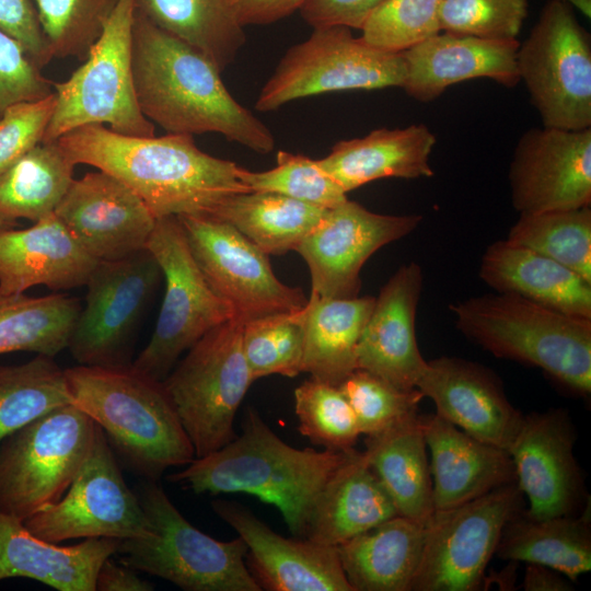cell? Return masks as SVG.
Here are the masks:
<instances>
[{
    "instance_id": "cell-1",
    "label": "cell",
    "mask_w": 591,
    "mask_h": 591,
    "mask_svg": "<svg viewBox=\"0 0 591 591\" xmlns=\"http://www.w3.org/2000/svg\"><path fill=\"white\" fill-rule=\"evenodd\" d=\"M132 77L140 111L167 134L217 132L259 154L274 150L273 132L231 95L220 69L137 10Z\"/></svg>"
},
{
    "instance_id": "cell-2",
    "label": "cell",
    "mask_w": 591,
    "mask_h": 591,
    "mask_svg": "<svg viewBox=\"0 0 591 591\" xmlns=\"http://www.w3.org/2000/svg\"><path fill=\"white\" fill-rule=\"evenodd\" d=\"M57 142L76 165H91L123 181L157 219L212 216L228 196L251 192L240 182L236 163L201 151L190 135L129 137L93 124Z\"/></svg>"
},
{
    "instance_id": "cell-3",
    "label": "cell",
    "mask_w": 591,
    "mask_h": 591,
    "mask_svg": "<svg viewBox=\"0 0 591 591\" xmlns=\"http://www.w3.org/2000/svg\"><path fill=\"white\" fill-rule=\"evenodd\" d=\"M354 450L293 448L248 408L240 436L167 479L196 494L253 495L275 506L294 536L305 537L321 490Z\"/></svg>"
},
{
    "instance_id": "cell-4",
    "label": "cell",
    "mask_w": 591,
    "mask_h": 591,
    "mask_svg": "<svg viewBox=\"0 0 591 591\" xmlns=\"http://www.w3.org/2000/svg\"><path fill=\"white\" fill-rule=\"evenodd\" d=\"M71 404L104 432L127 466L158 482L171 467L196 457L194 447L163 381L132 363L65 369Z\"/></svg>"
},
{
    "instance_id": "cell-5",
    "label": "cell",
    "mask_w": 591,
    "mask_h": 591,
    "mask_svg": "<svg viewBox=\"0 0 591 591\" xmlns=\"http://www.w3.org/2000/svg\"><path fill=\"white\" fill-rule=\"evenodd\" d=\"M459 332L497 358L543 370L572 392H591V318L513 293L468 298L450 306Z\"/></svg>"
},
{
    "instance_id": "cell-6",
    "label": "cell",
    "mask_w": 591,
    "mask_h": 591,
    "mask_svg": "<svg viewBox=\"0 0 591 591\" xmlns=\"http://www.w3.org/2000/svg\"><path fill=\"white\" fill-rule=\"evenodd\" d=\"M136 495L151 535L119 540L121 563L186 591L262 590L247 567V547L240 536L219 541L201 532L154 480L144 479Z\"/></svg>"
},
{
    "instance_id": "cell-7",
    "label": "cell",
    "mask_w": 591,
    "mask_h": 591,
    "mask_svg": "<svg viewBox=\"0 0 591 591\" xmlns=\"http://www.w3.org/2000/svg\"><path fill=\"white\" fill-rule=\"evenodd\" d=\"M136 0H119L86 58L62 82H54L56 105L42 142L85 125H108L129 137H153L155 127L140 111L132 77Z\"/></svg>"
},
{
    "instance_id": "cell-8",
    "label": "cell",
    "mask_w": 591,
    "mask_h": 591,
    "mask_svg": "<svg viewBox=\"0 0 591 591\" xmlns=\"http://www.w3.org/2000/svg\"><path fill=\"white\" fill-rule=\"evenodd\" d=\"M242 329L237 318L211 328L163 380L196 457L236 436L235 415L254 382L243 354Z\"/></svg>"
},
{
    "instance_id": "cell-9",
    "label": "cell",
    "mask_w": 591,
    "mask_h": 591,
    "mask_svg": "<svg viewBox=\"0 0 591 591\" xmlns=\"http://www.w3.org/2000/svg\"><path fill=\"white\" fill-rule=\"evenodd\" d=\"M96 424L73 404L58 407L0 442V511L22 521L60 500Z\"/></svg>"
},
{
    "instance_id": "cell-10",
    "label": "cell",
    "mask_w": 591,
    "mask_h": 591,
    "mask_svg": "<svg viewBox=\"0 0 591 591\" xmlns=\"http://www.w3.org/2000/svg\"><path fill=\"white\" fill-rule=\"evenodd\" d=\"M304 42L290 47L262 88L255 103L271 112L318 94L402 86L403 53L378 49L343 25L313 27Z\"/></svg>"
},
{
    "instance_id": "cell-11",
    "label": "cell",
    "mask_w": 591,
    "mask_h": 591,
    "mask_svg": "<svg viewBox=\"0 0 591 591\" xmlns=\"http://www.w3.org/2000/svg\"><path fill=\"white\" fill-rule=\"evenodd\" d=\"M517 66L543 126L591 128V37L572 7L545 3L519 45Z\"/></svg>"
},
{
    "instance_id": "cell-12",
    "label": "cell",
    "mask_w": 591,
    "mask_h": 591,
    "mask_svg": "<svg viewBox=\"0 0 591 591\" xmlns=\"http://www.w3.org/2000/svg\"><path fill=\"white\" fill-rule=\"evenodd\" d=\"M147 248L161 268L165 292L150 340L132 364L163 381L183 352L234 315L196 264L177 217L155 220Z\"/></svg>"
},
{
    "instance_id": "cell-13",
    "label": "cell",
    "mask_w": 591,
    "mask_h": 591,
    "mask_svg": "<svg viewBox=\"0 0 591 591\" xmlns=\"http://www.w3.org/2000/svg\"><path fill=\"white\" fill-rule=\"evenodd\" d=\"M524 509L517 483L445 510L426 524L420 563L410 591H475L507 522Z\"/></svg>"
},
{
    "instance_id": "cell-14",
    "label": "cell",
    "mask_w": 591,
    "mask_h": 591,
    "mask_svg": "<svg viewBox=\"0 0 591 591\" xmlns=\"http://www.w3.org/2000/svg\"><path fill=\"white\" fill-rule=\"evenodd\" d=\"M42 540H116L151 535L139 499L125 483L116 456L96 425L86 457L60 500L23 521Z\"/></svg>"
},
{
    "instance_id": "cell-15",
    "label": "cell",
    "mask_w": 591,
    "mask_h": 591,
    "mask_svg": "<svg viewBox=\"0 0 591 591\" xmlns=\"http://www.w3.org/2000/svg\"><path fill=\"white\" fill-rule=\"evenodd\" d=\"M177 218L196 264L234 318L244 324L306 305L302 289L281 282L268 255L231 223L211 216Z\"/></svg>"
},
{
    "instance_id": "cell-16",
    "label": "cell",
    "mask_w": 591,
    "mask_h": 591,
    "mask_svg": "<svg viewBox=\"0 0 591 591\" xmlns=\"http://www.w3.org/2000/svg\"><path fill=\"white\" fill-rule=\"evenodd\" d=\"M161 277L148 248L99 260L85 283V304L69 338L72 358L84 366L129 364L131 337Z\"/></svg>"
},
{
    "instance_id": "cell-17",
    "label": "cell",
    "mask_w": 591,
    "mask_h": 591,
    "mask_svg": "<svg viewBox=\"0 0 591 591\" xmlns=\"http://www.w3.org/2000/svg\"><path fill=\"white\" fill-rule=\"evenodd\" d=\"M420 215H381L346 199L327 209L297 251L311 274V293L347 299L359 294L360 271L382 246L412 233Z\"/></svg>"
},
{
    "instance_id": "cell-18",
    "label": "cell",
    "mask_w": 591,
    "mask_h": 591,
    "mask_svg": "<svg viewBox=\"0 0 591 591\" xmlns=\"http://www.w3.org/2000/svg\"><path fill=\"white\" fill-rule=\"evenodd\" d=\"M508 178L520 215L590 206L591 128L528 129L514 148Z\"/></svg>"
},
{
    "instance_id": "cell-19",
    "label": "cell",
    "mask_w": 591,
    "mask_h": 591,
    "mask_svg": "<svg viewBox=\"0 0 591 591\" xmlns=\"http://www.w3.org/2000/svg\"><path fill=\"white\" fill-rule=\"evenodd\" d=\"M577 432L563 408L524 414L508 448L515 482L533 519L576 514L587 497L573 454Z\"/></svg>"
},
{
    "instance_id": "cell-20",
    "label": "cell",
    "mask_w": 591,
    "mask_h": 591,
    "mask_svg": "<svg viewBox=\"0 0 591 591\" xmlns=\"http://www.w3.org/2000/svg\"><path fill=\"white\" fill-rule=\"evenodd\" d=\"M54 213L96 260L147 248L157 220L138 194L101 170L73 179Z\"/></svg>"
},
{
    "instance_id": "cell-21",
    "label": "cell",
    "mask_w": 591,
    "mask_h": 591,
    "mask_svg": "<svg viewBox=\"0 0 591 591\" xmlns=\"http://www.w3.org/2000/svg\"><path fill=\"white\" fill-rule=\"evenodd\" d=\"M211 508L245 543L247 567L262 590L354 591L337 547L283 537L239 502L218 499Z\"/></svg>"
},
{
    "instance_id": "cell-22",
    "label": "cell",
    "mask_w": 591,
    "mask_h": 591,
    "mask_svg": "<svg viewBox=\"0 0 591 591\" xmlns=\"http://www.w3.org/2000/svg\"><path fill=\"white\" fill-rule=\"evenodd\" d=\"M416 387L433 402L437 415L507 451L523 419L494 371L460 357L427 361Z\"/></svg>"
},
{
    "instance_id": "cell-23",
    "label": "cell",
    "mask_w": 591,
    "mask_h": 591,
    "mask_svg": "<svg viewBox=\"0 0 591 591\" xmlns=\"http://www.w3.org/2000/svg\"><path fill=\"white\" fill-rule=\"evenodd\" d=\"M422 282L417 263L401 266L375 297L356 349L357 369L404 390L416 387L427 366L415 328Z\"/></svg>"
},
{
    "instance_id": "cell-24",
    "label": "cell",
    "mask_w": 591,
    "mask_h": 591,
    "mask_svg": "<svg viewBox=\"0 0 591 591\" xmlns=\"http://www.w3.org/2000/svg\"><path fill=\"white\" fill-rule=\"evenodd\" d=\"M518 39H487L440 32L403 51L406 74L402 89L419 102H431L447 88L487 78L506 88L520 83Z\"/></svg>"
},
{
    "instance_id": "cell-25",
    "label": "cell",
    "mask_w": 591,
    "mask_h": 591,
    "mask_svg": "<svg viewBox=\"0 0 591 591\" xmlns=\"http://www.w3.org/2000/svg\"><path fill=\"white\" fill-rule=\"evenodd\" d=\"M97 262L55 213L30 228L0 230V289L8 293L85 286Z\"/></svg>"
},
{
    "instance_id": "cell-26",
    "label": "cell",
    "mask_w": 591,
    "mask_h": 591,
    "mask_svg": "<svg viewBox=\"0 0 591 591\" xmlns=\"http://www.w3.org/2000/svg\"><path fill=\"white\" fill-rule=\"evenodd\" d=\"M434 510L457 507L514 484L508 451L478 440L439 415H422Z\"/></svg>"
},
{
    "instance_id": "cell-27",
    "label": "cell",
    "mask_w": 591,
    "mask_h": 591,
    "mask_svg": "<svg viewBox=\"0 0 591 591\" xmlns=\"http://www.w3.org/2000/svg\"><path fill=\"white\" fill-rule=\"evenodd\" d=\"M118 545L119 540L108 537L59 545L39 538L22 520L0 511V580L27 578L58 591H95L97 571Z\"/></svg>"
},
{
    "instance_id": "cell-28",
    "label": "cell",
    "mask_w": 591,
    "mask_h": 591,
    "mask_svg": "<svg viewBox=\"0 0 591 591\" xmlns=\"http://www.w3.org/2000/svg\"><path fill=\"white\" fill-rule=\"evenodd\" d=\"M436 141L424 124L379 128L364 137L337 142L317 162L347 194L381 178L432 176L430 154Z\"/></svg>"
},
{
    "instance_id": "cell-29",
    "label": "cell",
    "mask_w": 591,
    "mask_h": 591,
    "mask_svg": "<svg viewBox=\"0 0 591 591\" xmlns=\"http://www.w3.org/2000/svg\"><path fill=\"white\" fill-rule=\"evenodd\" d=\"M479 277L496 292L591 318V282L528 247L507 240L493 242L482 256Z\"/></svg>"
},
{
    "instance_id": "cell-30",
    "label": "cell",
    "mask_w": 591,
    "mask_h": 591,
    "mask_svg": "<svg viewBox=\"0 0 591 591\" xmlns=\"http://www.w3.org/2000/svg\"><path fill=\"white\" fill-rule=\"evenodd\" d=\"M398 515V512L356 449L321 490L309 518L305 538L335 546Z\"/></svg>"
},
{
    "instance_id": "cell-31",
    "label": "cell",
    "mask_w": 591,
    "mask_h": 591,
    "mask_svg": "<svg viewBox=\"0 0 591 591\" xmlns=\"http://www.w3.org/2000/svg\"><path fill=\"white\" fill-rule=\"evenodd\" d=\"M425 535L426 525L398 514L338 545L354 591H410Z\"/></svg>"
},
{
    "instance_id": "cell-32",
    "label": "cell",
    "mask_w": 591,
    "mask_h": 591,
    "mask_svg": "<svg viewBox=\"0 0 591 591\" xmlns=\"http://www.w3.org/2000/svg\"><path fill=\"white\" fill-rule=\"evenodd\" d=\"M362 452L398 514L426 525L434 506L422 415L368 436Z\"/></svg>"
},
{
    "instance_id": "cell-33",
    "label": "cell",
    "mask_w": 591,
    "mask_h": 591,
    "mask_svg": "<svg viewBox=\"0 0 591 591\" xmlns=\"http://www.w3.org/2000/svg\"><path fill=\"white\" fill-rule=\"evenodd\" d=\"M375 297L310 294L304 308L302 372L338 386L357 369L356 349Z\"/></svg>"
},
{
    "instance_id": "cell-34",
    "label": "cell",
    "mask_w": 591,
    "mask_h": 591,
    "mask_svg": "<svg viewBox=\"0 0 591 591\" xmlns=\"http://www.w3.org/2000/svg\"><path fill=\"white\" fill-rule=\"evenodd\" d=\"M495 555L542 565L575 581L591 569L590 509L548 519L530 518L523 509L505 525Z\"/></svg>"
},
{
    "instance_id": "cell-35",
    "label": "cell",
    "mask_w": 591,
    "mask_h": 591,
    "mask_svg": "<svg viewBox=\"0 0 591 591\" xmlns=\"http://www.w3.org/2000/svg\"><path fill=\"white\" fill-rule=\"evenodd\" d=\"M327 209L269 192L236 193L211 217L228 221L267 255L297 251Z\"/></svg>"
},
{
    "instance_id": "cell-36",
    "label": "cell",
    "mask_w": 591,
    "mask_h": 591,
    "mask_svg": "<svg viewBox=\"0 0 591 591\" xmlns=\"http://www.w3.org/2000/svg\"><path fill=\"white\" fill-rule=\"evenodd\" d=\"M136 10L200 50L221 72L246 40L232 0H136Z\"/></svg>"
},
{
    "instance_id": "cell-37",
    "label": "cell",
    "mask_w": 591,
    "mask_h": 591,
    "mask_svg": "<svg viewBox=\"0 0 591 591\" xmlns=\"http://www.w3.org/2000/svg\"><path fill=\"white\" fill-rule=\"evenodd\" d=\"M74 167L57 140L40 142L0 175V217L36 222L54 213Z\"/></svg>"
},
{
    "instance_id": "cell-38",
    "label": "cell",
    "mask_w": 591,
    "mask_h": 591,
    "mask_svg": "<svg viewBox=\"0 0 591 591\" xmlns=\"http://www.w3.org/2000/svg\"><path fill=\"white\" fill-rule=\"evenodd\" d=\"M81 310L63 293L31 297L0 289V355L28 351L56 357L68 347Z\"/></svg>"
},
{
    "instance_id": "cell-39",
    "label": "cell",
    "mask_w": 591,
    "mask_h": 591,
    "mask_svg": "<svg viewBox=\"0 0 591 591\" xmlns=\"http://www.w3.org/2000/svg\"><path fill=\"white\" fill-rule=\"evenodd\" d=\"M65 369L36 355L20 364H0V442L35 419L70 404Z\"/></svg>"
},
{
    "instance_id": "cell-40",
    "label": "cell",
    "mask_w": 591,
    "mask_h": 591,
    "mask_svg": "<svg viewBox=\"0 0 591 591\" xmlns=\"http://www.w3.org/2000/svg\"><path fill=\"white\" fill-rule=\"evenodd\" d=\"M506 240L542 254L591 282L590 206L521 213Z\"/></svg>"
},
{
    "instance_id": "cell-41",
    "label": "cell",
    "mask_w": 591,
    "mask_h": 591,
    "mask_svg": "<svg viewBox=\"0 0 591 591\" xmlns=\"http://www.w3.org/2000/svg\"><path fill=\"white\" fill-rule=\"evenodd\" d=\"M304 308L243 324L242 348L254 381L274 374L294 378L302 372Z\"/></svg>"
},
{
    "instance_id": "cell-42",
    "label": "cell",
    "mask_w": 591,
    "mask_h": 591,
    "mask_svg": "<svg viewBox=\"0 0 591 591\" xmlns=\"http://www.w3.org/2000/svg\"><path fill=\"white\" fill-rule=\"evenodd\" d=\"M53 58L83 61L119 0H33Z\"/></svg>"
},
{
    "instance_id": "cell-43",
    "label": "cell",
    "mask_w": 591,
    "mask_h": 591,
    "mask_svg": "<svg viewBox=\"0 0 591 591\" xmlns=\"http://www.w3.org/2000/svg\"><path fill=\"white\" fill-rule=\"evenodd\" d=\"M299 431L313 444L348 451L361 436L356 415L336 385L310 376L294 390Z\"/></svg>"
},
{
    "instance_id": "cell-44",
    "label": "cell",
    "mask_w": 591,
    "mask_h": 591,
    "mask_svg": "<svg viewBox=\"0 0 591 591\" xmlns=\"http://www.w3.org/2000/svg\"><path fill=\"white\" fill-rule=\"evenodd\" d=\"M276 161L275 167L262 172L239 166L237 177L248 190L276 193L325 209L348 199L347 194L317 160L279 151Z\"/></svg>"
},
{
    "instance_id": "cell-45",
    "label": "cell",
    "mask_w": 591,
    "mask_h": 591,
    "mask_svg": "<svg viewBox=\"0 0 591 591\" xmlns=\"http://www.w3.org/2000/svg\"><path fill=\"white\" fill-rule=\"evenodd\" d=\"M338 387L349 402L361 434H378L418 413L424 399L417 389H399L382 378L356 369Z\"/></svg>"
},
{
    "instance_id": "cell-46",
    "label": "cell",
    "mask_w": 591,
    "mask_h": 591,
    "mask_svg": "<svg viewBox=\"0 0 591 591\" xmlns=\"http://www.w3.org/2000/svg\"><path fill=\"white\" fill-rule=\"evenodd\" d=\"M443 0H385L367 19L360 36L369 45L403 53L441 32Z\"/></svg>"
},
{
    "instance_id": "cell-47",
    "label": "cell",
    "mask_w": 591,
    "mask_h": 591,
    "mask_svg": "<svg viewBox=\"0 0 591 591\" xmlns=\"http://www.w3.org/2000/svg\"><path fill=\"white\" fill-rule=\"evenodd\" d=\"M528 13V0H443L439 19L441 32L517 39Z\"/></svg>"
},
{
    "instance_id": "cell-48",
    "label": "cell",
    "mask_w": 591,
    "mask_h": 591,
    "mask_svg": "<svg viewBox=\"0 0 591 591\" xmlns=\"http://www.w3.org/2000/svg\"><path fill=\"white\" fill-rule=\"evenodd\" d=\"M55 105L51 93L7 108L0 118V175L43 141Z\"/></svg>"
},
{
    "instance_id": "cell-49",
    "label": "cell",
    "mask_w": 591,
    "mask_h": 591,
    "mask_svg": "<svg viewBox=\"0 0 591 591\" xmlns=\"http://www.w3.org/2000/svg\"><path fill=\"white\" fill-rule=\"evenodd\" d=\"M23 46L0 30V118L15 103L37 101L54 93L50 80Z\"/></svg>"
},
{
    "instance_id": "cell-50",
    "label": "cell",
    "mask_w": 591,
    "mask_h": 591,
    "mask_svg": "<svg viewBox=\"0 0 591 591\" xmlns=\"http://www.w3.org/2000/svg\"><path fill=\"white\" fill-rule=\"evenodd\" d=\"M0 30L18 40L40 69L53 59L33 0H0Z\"/></svg>"
},
{
    "instance_id": "cell-51",
    "label": "cell",
    "mask_w": 591,
    "mask_h": 591,
    "mask_svg": "<svg viewBox=\"0 0 591 591\" xmlns=\"http://www.w3.org/2000/svg\"><path fill=\"white\" fill-rule=\"evenodd\" d=\"M385 0H304L299 9L312 27L343 25L361 30L370 14Z\"/></svg>"
},
{
    "instance_id": "cell-52",
    "label": "cell",
    "mask_w": 591,
    "mask_h": 591,
    "mask_svg": "<svg viewBox=\"0 0 591 591\" xmlns=\"http://www.w3.org/2000/svg\"><path fill=\"white\" fill-rule=\"evenodd\" d=\"M242 26L265 25L299 10L304 0H232Z\"/></svg>"
},
{
    "instance_id": "cell-53",
    "label": "cell",
    "mask_w": 591,
    "mask_h": 591,
    "mask_svg": "<svg viewBox=\"0 0 591 591\" xmlns=\"http://www.w3.org/2000/svg\"><path fill=\"white\" fill-rule=\"evenodd\" d=\"M152 591L154 584L142 579L136 570L124 563L109 558L101 565L95 580V591Z\"/></svg>"
},
{
    "instance_id": "cell-54",
    "label": "cell",
    "mask_w": 591,
    "mask_h": 591,
    "mask_svg": "<svg viewBox=\"0 0 591 591\" xmlns=\"http://www.w3.org/2000/svg\"><path fill=\"white\" fill-rule=\"evenodd\" d=\"M569 581L554 569L528 564L522 587L526 591H568L573 589Z\"/></svg>"
},
{
    "instance_id": "cell-55",
    "label": "cell",
    "mask_w": 591,
    "mask_h": 591,
    "mask_svg": "<svg viewBox=\"0 0 591 591\" xmlns=\"http://www.w3.org/2000/svg\"><path fill=\"white\" fill-rule=\"evenodd\" d=\"M579 10L588 20L591 19V0H554Z\"/></svg>"
},
{
    "instance_id": "cell-56",
    "label": "cell",
    "mask_w": 591,
    "mask_h": 591,
    "mask_svg": "<svg viewBox=\"0 0 591 591\" xmlns=\"http://www.w3.org/2000/svg\"><path fill=\"white\" fill-rule=\"evenodd\" d=\"M18 224L19 223L15 220H9L0 217V230L15 228Z\"/></svg>"
}]
</instances>
